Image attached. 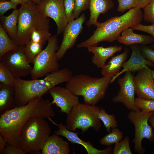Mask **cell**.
Wrapping results in <instances>:
<instances>
[{
	"label": "cell",
	"mask_w": 154,
	"mask_h": 154,
	"mask_svg": "<svg viewBox=\"0 0 154 154\" xmlns=\"http://www.w3.org/2000/svg\"><path fill=\"white\" fill-rule=\"evenodd\" d=\"M52 102L42 96L34 98L27 104L7 110L0 115V134L7 143L19 146V141L23 127L32 117L48 119L55 116Z\"/></svg>",
	"instance_id": "obj_1"
},
{
	"label": "cell",
	"mask_w": 154,
	"mask_h": 154,
	"mask_svg": "<svg viewBox=\"0 0 154 154\" xmlns=\"http://www.w3.org/2000/svg\"><path fill=\"white\" fill-rule=\"evenodd\" d=\"M143 14L139 8L130 9L120 16L111 17L103 22H98L96 29L88 39L78 44V48L97 46L102 41L112 42L117 40L125 30L141 23Z\"/></svg>",
	"instance_id": "obj_2"
},
{
	"label": "cell",
	"mask_w": 154,
	"mask_h": 154,
	"mask_svg": "<svg viewBox=\"0 0 154 154\" xmlns=\"http://www.w3.org/2000/svg\"><path fill=\"white\" fill-rule=\"evenodd\" d=\"M73 76L71 70L64 68L48 74L42 79L25 80L15 77L14 88L17 106L25 105L31 99L42 96L53 87L67 82Z\"/></svg>",
	"instance_id": "obj_3"
},
{
	"label": "cell",
	"mask_w": 154,
	"mask_h": 154,
	"mask_svg": "<svg viewBox=\"0 0 154 154\" xmlns=\"http://www.w3.org/2000/svg\"><path fill=\"white\" fill-rule=\"evenodd\" d=\"M112 78H101L82 74L73 76L66 87L76 95L82 96L84 103L95 105L105 97Z\"/></svg>",
	"instance_id": "obj_4"
},
{
	"label": "cell",
	"mask_w": 154,
	"mask_h": 154,
	"mask_svg": "<svg viewBox=\"0 0 154 154\" xmlns=\"http://www.w3.org/2000/svg\"><path fill=\"white\" fill-rule=\"evenodd\" d=\"M52 129L48 122L43 117L35 116L25 123L21 131L19 146L25 154H40L50 136Z\"/></svg>",
	"instance_id": "obj_5"
},
{
	"label": "cell",
	"mask_w": 154,
	"mask_h": 154,
	"mask_svg": "<svg viewBox=\"0 0 154 154\" xmlns=\"http://www.w3.org/2000/svg\"><path fill=\"white\" fill-rule=\"evenodd\" d=\"M19 9L16 35L13 40L18 46L25 45L31 33L35 29L49 30L50 20L39 13L31 1L21 5Z\"/></svg>",
	"instance_id": "obj_6"
},
{
	"label": "cell",
	"mask_w": 154,
	"mask_h": 154,
	"mask_svg": "<svg viewBox=\"0 0 154 154\" xmlns=\"http://www.w3.org/2000/svg\"><path fill=\"white\" fill-rule=\"evenodd\" d=\"M100 109L95 105L80 103L67 114L66 128L74 131L80 129L83 133L91 127L98 131L101 127V120L98 117Z\"/></svg>",
	"instance_id": "obj_7"
},
{
	"label": "cell",
	"mask_w": 154,
	"mask_h": 154,
	"mask_svg": "<svg viewBox=\"0 0 154 154\" xmlns=\"http://www.w3.org/2000/svg\"><path fill=\"white\" fill-rule=\"evenodd\" d=\"M58 46L57 35L52 36L44 49L36 57L30 75L32 79L43 77L59 70L60 66L56 53Z\"/></svg>",
	"instance_id": "obj_8"
},
{
	"label": "cell",
	"mask_w": 154,
	"mask_h": 154,
	"mask_svg": "<svg viewBox=\"0 0 154 154\" xmlns=\"http://www.w3.org/2000/svg\"><path fill=\"white\" fill-rule=\"evenodd\" d=\"M154 112H145L141 110H131L127 118L134 125L135 129L134 143V151L139 154H144L145 150L142 145L143 138L152 141L154 139V132L148 123L149 119Z\"/></svg>",
	"instance_id": "obj_9"
},
{
	"label": "cell",
	"mask_w": 154,
	"mask_h": 154,
	"mask_svg": "<svg viewBox=\"0 0 154 154\" xmlns=\"http://www.w3.org/2000/svg\"><path fill=\"white\" fill-rule=\"evenodd\" d=\"M35 5L42 16L54 20L57 26V35L63 32L68 23L63 0H40Z\"/></svg>",
	"instance_id": "obj_10"
},
{
	"label": "cell",
	"mask_w": 154,
	"mask_h": 154,
	"mask_svg": "<svg viewBox=\"0 0 154 154\" xmlns=\"http://www.w3.org/2000/svg\"><path fill=\"white\" fill-rule=\"evenodd\" d=\"M25 45L19 46L16 49L5 54L0 59V62L6 67L15 77L30 74L32 68L26 58Z\"/></svg>",
	"instance_id": "obj_11"
},
{
	"label": "cell",
	"mask_w": 154,
	"mask_h": 154,
	"mask_svg": "<svg viewBox=\"0 0 154 154\" xmlns=\"http://www.w3.org/2000/svg\"><path fill=\"white\" fill-rule=\"evenodd\" d=\"M125 72L123 77L118 78L117 82L120 90L117 94L113 97L112 101L122 103L131 110H140L136 107L135 102L134 76L130 71Z\"/></svg>",
	"instance_id": "obj_12"
},
{
	"label": "cell",
	"mask_w": 154,
	"mask_h": 154,
	"mask_svg": "<svg viewBox=\"0 0 154 154\" xmlns=\"http://www.w3.org/2000/svg\"><path fill=\"white\" fill-rule=\"evenodd\" d=\"M86 19L83 13L77 18L68 22L63 32V39L57 52V58L60 60L67 51L73 47L78 36L83 29V25Z\"/></svg>",
	"instance_id": "obj_13"
},
{
	"label": "cell",
	"mask_w": 154,
	"mask_h": 154,
	"mask_svg": "<svg viewBox=\"0 0 154 154\" xmlns=\"http://www.w3.org/2000/svg\"><path fill=\"white\" fill-rule=\"evenodd\" d=\"M49 92L53 98L52 104L59 108L61 112L67 114L74 107L80 103L78 96L66 87L56 86Z\"/></svg>",
	"instance_id": "obj_14"
},
{
	"label": "cell",
	"mask_w": 154,
	"mask_h": 154,
	"mask_svg": "<svg viewBox=\"0 0 154 154\" xmlns=\"http://www.w3.org/2000/svg\"><path fill=\"white\" fill-rule=\"evenodd\" d=\"M154 80L151 70L143 68L138 71L134 77L135 94L138 98L154 100Z\"/></svg>",
	"instance_id": "obj_15"
},
{
	"label": "cell",
	"mask_w": 154,
	"mask_h": 154,
	"mask_svg": "<svg viewBox=\"0 0 154 154\" xmlns=\"http://www.w3.org/2000/svg\"><path fill=\"white\" fill-rule=\"evenodd\" d=\"M53 124L58 126L59 129L54 131V133L66 138L72 144H77L83 146L86 149L88 154H110L112 153L113 149L111 147L104 149L99 150L95 148L90 141H85L79 138L77 132L68 130L62 123L58 124L55 122L51 118L48 119Z\"/></svg>",
	"instance_id": "obj_16"
},
{
	"label": "cell",
	"mask_w": 154,
	"mask_h": 154,
	"mask_svg": "<svg viewBox=\"0 0 154 154\" xmlns=\"http://www.w3.org/2000/svg\"><path fill=\"white\" fill-rule=\"evenodd\" d=\"M130 47L131 50L130 58L123 64V69L112 78L111 84L124 72L130 71L134 73L143 68H149L148 66L154 67V64L147 60L143 56L139 46L135 44L131 45Z\"/></svg>",
	"instance_id": "obj_17"
},
{
	"label": "cell",
	"mask_w": 154,
	"mask_h": 154,
	"mask_svg": "<svg viewBox=\"0 0 154 154\" xmlns=\"http://www.w3.org/2000/svg\"><path fill=\"white\" fill-rule=\"evenodd\" d=\"M88 51L93 54L91 58L93 64L99 68H102L106 61L116 52H121V46L115 45L104 48L103 46H91L88 47Z\"/></svg>",
	"instance_id": "obj_18"
},
{
	"label": "cell",
	"mask_w": 154,
	"mask_h": 154,
	"mask_svg": "<svg viewBox=\"0 0 154 154\" xmlns=\"http://www.w3.org/2000/svg\"><path fill=\"white\" fill-rule=\"evenodd\" d=\"M114 6L112 0H90L89 9L90 15L86 23L87 26L90 27L92 25L96 26L100 14L106 13Z\"/></svg>",
	"instance_id": "obj_19"
},
{
	"label": "cell",
	"mask_w": 154,
	"mask_h": 154,
	"mask_svg": "<svg viewBox=\"0 0 154 154\" xmlns=\"http://www.w3.org/2000/svg\"><path fill=\"white\" fill-rule=\"evenodd\" d=\"M68 143L55 134L50 136L41 150L42 154H68Z\"/></svg>",
	"instance_id": "obj_20"
},
{
	"label": "cell",
	"mask_w": 154,
	"mask_h": 154,
	"mask_svg": "<svg viewBox=\"0 0 154 154\" xmlns=\"http://www.w3.org/2000/svg\"><path fill=\"white\" fill-rule=\"evenodd\" d=\"M133 30L131 27L124 30L117 40L118 42L126 46L136 44L145 45L154 42L151 36L137 34L134 33Z\"/></svg>",
	"instance_id": "obj_21"
},
{
	"label": "cell",
	"mask_w": 154,
	"mask_h": 154,
	"mask_svg": "<svg viewBox=\"0 0 154 154\" xmlns=\"http://www.w3.org/2000/svg\"><path fill=\"white\" fill-rule=\"evenodd\" d=\"M129 51V49L126 48L122 53L112 57L102 68L101 74L103 76L112 78L119 73L127 58Z\"/></svg>",
	"instance_id": "obj_22"
},
{
	"label": "cell",
	"mask_w": 154,
	"mask_h": 154,
	"mask_svg": "<svg viewBox=\"0 0 154 154\" xmlns=\"http://www.w3.org/2000/svg\"><path fill=\"white\" fill-rule=\"evenodd\" d=\"M14 87L0 84V114L17 106Z\"/></svg>",
	"instance_id": "obj_23"
},
{
	"label": "cell",
	"mask_w": 154,
	"mask_h": 154,
	"mask_svg": "<svg viewBox=\"0 0 154 154\" xmlns=\"http://www.w3.org/2000/svg\"><path fill=\"white\" fill-rule=\"evenodd\" d=\"M19 14V9H13L12 13L8 16L0 17V24L13 40L17 33Z\"/></svg>",
	"instance_id": "obj_24"
},
{
	"label": "cell",
	"mask_w": 154,
	"mask_h": 154,
	"mask_svg": "<svg viewBox=\"0 0 154 154\" xmlns=\"http://www.w3.org/2000/svg\"><path fill=\"white\" fill-rule=\"evenodd\" d=\"M44 44L35 39L28 38L25 45V52L29 63L33 64L36 57L43 50Z\"/></svg>",
	"instance_id": "obj_25"
},
{
	"label": "cell",
	"mask_w": 154,
	"mask_h": 154,
	"mask_svg": "<svg viewBox=\"0 0 154 154\" xmlns=\"http://www.w3.org/2000/svg\"><path fill=\"white\" fill-rule=\"evenodd\" d=\"M19 46L9 36L0 24V59L7 53L17 49Z\"/></svg>",
	"instance_id": "obj_26"
},
{
	"label": "cell",
	"mask_w": 154,
	"mask_h": 154,
	"mask_svg": "<svg viewBox=\"0 0 154 154\" xmlns=\"http://www.w3.org/2000/svg\"><path fill=\"white\" fill-rule=\"evenodd\" d=\"M117 10L121 13L132 8L144 9L151 0H117Z\"/></svg>",
	"instance_id": "obj_27"
},
{
	"label": "cell",
	"mask_w": 154,
	"mask_h": 154,
	"mask_svg": "<svg viewBox=\"0 0 154 154\" xmlns=\"http://www.w3.org/2000/svg\"><path fill=\"white\" fill-rule=\"evenodd\" d=\"M123 132L118 129L112 128L111 132L100 140V143L102 145L110 146L121 141L123 137Z\"/></svg>",
	"instance_id": "obj_28"
},
{
	"label": "cell",
	"mask_w": 154,
	"mask_h": 154,
	"mask_svg": "<svg viewBox=\"0 0 154 154\" xmlns=\"http://www.w3.org/2000/svg\"><path fill=\"white\" fill-rule=\"evenodd\" d=\"M98 117L103 123L107 131H110L111 128L116 127L117 123L115 116L107 113L105 110L102 108L98 114Z\"/></svg>",
	"instance_id": "obj_29"
},
{
	"label": "cell",
	"mask_w": 154,
	"mask_h": 154,
	"mask_svg": "<svg viewBox=\"0 0 154 154\" xmlns=\"http://www.w3.org/2000/svg\"><path fill=\"white\" fill-rule=\"evenodd\" d=\"M14 74L2 63H0V82L3 85L14 87Z\"/></svg>",
	"instance_id": "obj_30"
},
{
	"label": "cell",
	"mask_w": 154,
	"mask_h": 154,
	"mask_svg": "<svg viewBox=\"0 0 154 154\" xmlns=\"http://www.w3.org/2000/svg\"><path fill=\"white\" fill-rule=\"evenodd\" d=\"M113 154H132L129 145V139L127 136L115 143L113 149Z\"/></svg>",
	"instance_id": "obj_31"
},
{
	"label": "cell",
	"mask_w": 154,
	"mask_h": 154,
	"mask_svg": "<svg viewBox=\"0 0 154 154\" xmlns=\"http://www.w3.org/2000/svg\"><path fill=\"white\" fill-rule=\"evenodd\" d=\"M136 106L141 111L145 112H154V100H146L139 98H135Z\"/></svg>",
	"instance_id": "obj_32"
},
{
	"label": "cell",
	"mask_w": 154,
	"mask_h": 154,
	"mask_svg": "<svg viewBox=\"0 0 154 154\" xmlns=\"http://www.w3.org/2000/svg\"><path fill=\"white\" fill-rule=\"evenodd\" d=\"M75 7L73 12V18H77L81 13L89 8L90 0H75Z\"/></svg>",
	"instance_id": "obj_33"
},
{
	"label": "cell",
	"mask_w": 154,
	"mask_h": 154,
	"mask_svg": "<svg viewBox=\"0 0 154 154\" xmlns=\"http://www.w3.org/2000/svg\"><path fill=\"white\" fill-rule=\"evenodd\" d=\"M144 9L143 18L144 20L154 25V0H151Z\"/></svg>",
	"instance_id": "obj_34"
},
{
	"label": "cell",
	"mask_w": 154,
	"mask_h": 154,
	"mask_svg": "<svg viewBox=\"0 0 154 154\" xmlns=\"http://www.w3.org/2000/svg\"><path fill=\"white\" fill-rule=\"evenodd\" d=\"M65 13L68 23L73 20V14L75 7V0H63Z\"/></svg>",
	"instance_id": "obj_35"
},
{
	"label": "cell",
	"mask_w": 154,
	"mask_h": 154,
	"mask_svg": "<svg viewBox=\"0 0 154 154\" xmlns=\"http://www.w3.org/2000/svg\"><path fill=\"white\" fill-rule=\"evenodd\" d=\"M141 52L144 57L154 64V50L152 48L145 45L139 46Z\"/></svg>",
	"instance_id": "obj_36"
},
{
	"label": "cell",
	"mask_w": 154,
	"mask_h": 154,
	"mask_svg": "<svg viewBox=\"0 0 154 154\" xmlns=\"http://www.w3.org/2000/svg\"><path fill=\"white\" fill-rule=\"evenodd\" d=\"M17 5L13 3L10 0H0V16H4L5 13L11 9H17Z\"/></svg>",
	"instance_id": "obj_37"
},
{
	"label": "cell",
	"mask_w": 154,
	"mask_h": 154,
	"mask_svg": "<svg viewBox=\"0 0 154 154\" xmlns=\"http://www.w3.org/2000/svg\"><path fill=\"white\" fill-rule=\"evenodd\" d=\"M134 30L144 32L150 35L154 40V25H144L141 23L131 27Z\"/></svg>",
	"instance_id": "obj_38"
},
{
	"label": "cell",
	"mask_w": 154,
	"mask_h": 154,
	"mask_svg": "<svg viewBox=\"0 0 154 154\" xmlns=\"http://www.w3.org/2000/svg\"><path fill=\"white\" fill-rule=\"evenodd\" d=\"M4 154H25L19 146H15L7 143Z\"/></svg>",
	"instance_id": "obj_39"
},
{
	"label": "cell",
	"mask_w": 154,
	"mask_h": 154,
	"mask_svg": "<svg viewBox=\"0 0 154 154\" xmlns=\"http://www.w3.org/2000/svg\"><path fill=\"white\" fill-rule=\"evenodd\" d=\"M5 138L0 134V154H3V153L7 144Z\"/></svg>",
	"instance_id": "obj_40"
},
{
	"label": "cell",
	"mask_w": 154,
	"mask_h": 154,
	"mask_svg": "<svg viewBox=\"0 0 154 154\" xmlns=\"http://www.w3.org/2000/svg\"><path fill=\"white\" fill-rule=\"evenodd\" d=\"M15 4L18 5L20 4L21 5L24 4L28 3L31 0H10Z\"/></svg>",
	"instance_id": "obj_41"
},
{
	"label": "cell",
	"mask_w": 154,
	"mask_h": 154,
	"mask_svg": "<svg viewBox=\"0 0 154 154\" xmlns=\"http://www.w3.org/2000/svg\"><path fill=\"white\" fill-rule=\"evenodd\" d=\"M149 121L152 126L154 128V112L149 117Z\"/></svg>",
	"instance_id": "obj_42"
},
{
	"label": "cell",
	"mask_w": 154,
	"mask_h": 154,
	"mask_svg": "<svg viewBox=\"0 0 154 154\" xmlns=\"http://www.w3.org/2000/svg\"><path fill=\"white\" fill-rule=\"evenodd\" d=\"M31 1L35 4L38 3L40 0H31Z\"/></svg>",
	"instance_id": "obj_43"
},
{
	"label": "cell",
	"mask_w": 154,
	"mask_h": 154,
	"mask_svg": "<svg viewBox=\"0 0 154 154\" xmlns=\"http://www.w3.org/2000/svg\"><path fill=\"white\" fill-rule=\"evenodd\" d=\"M151 73L153 78L154 80V70H151Z\"/></svg>",
	"instance_id": "obj_44"
},
{
	"label": "cell",
	"mask_w": 154,
	"mask_h": 154,
	"mask_svg": "<svg viewBox=\"0 0 154 154\" xmlns=\"http://www.w3.org/2000/svg\"><path fill=\"white\" fill-rule=\"evenodd\" d=\"M151 48L153 49H154V43L152 45Z\"/></svg>",
	"instance_id": "obj_45"
},
{
	"label": "cell",
	"mask_w": 154,
	"mask_h": 154,
	"mask_svg": "<svg viewBox=\"0 0 154 154\" xmlns=\"http://www.w3.org/2000/svg\"></svg>",
	"instance_id": "obj_46"
},
{
	"label": "cell",
	"mask_w": 154,
	"mask_h": 154,
	"mask_svg": "<svg viewBox=\"0 0 154 154\" xmlns=\"http://www.w3.org/2000/svg\"></svg>",
	"instance_id": "obj_47"
}]
</instances>
